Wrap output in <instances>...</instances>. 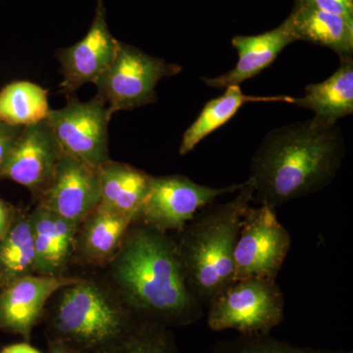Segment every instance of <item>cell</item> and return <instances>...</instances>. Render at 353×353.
<instances>
[{
    "label": "cell",
    "mask_w": 353,
    "mask_h": 353,
    "mask_svg": "<svg viewBox=\"0 0 353 353\" xmlns=\"http://www.w3.org/2000/svg\"><path fill=\"white\" fill-rule=\"evenodd\" d=\"M94 353H179L170 328L139 321L124 336Z\"/></svg>",
    "instance_id": "23"
},
{
    "label": "cell",
    "mask_w": 353,
    "mask_h": 353,
    "mask_svg": "<svg viewBox=\"0 0 353 353\" xmlns=\"http://www.w3.org/2000/svg\"><path fill=\"white\" fill-rule=\"evenodd\" d=\"M23 127L14 126L0 121V166L6 159Z\"/></svg>",
    "instance_id": "26"
},
{
    "label": "cell",
    "mask_w": 353,
    "mask_h": 353,
    "mask_svg": "<svg viewBox=\"0 0 353 353\" xmlns=\"http://www.w3.org/2000/svg\"><path fill=\"white\" fill-rule=\"evenodd\" d=\"M296 41L289 19L264 34L234 37L232 44L239 55L234 68L215 78L203 77L201 80L208 87L219 90L240 85L270 66L284 48Z\"/></svg>",
    "instance_id": "14"
},
{
    "label": "cell",
    "mask_w": 353,
    "mask_h": 353,
    "mask_svg": "<svg viewBox=\"0 0 353 353\" xmlns=\"http://www.w3.org/2000/svg\"><path fill=\"white\" fill-rule=\"evenodd\" d=\"M341 64L333 75L321 83H310L304 90V97L294 99L292 104L313 111L314 117L327 123L353 113V58L352 54L340 57Z\"/></svg>",
    "instance_id": "17"
},
{
    "label": "cell",
    "mask_w": 353,
    "mask_h": 353,
    "mask_svg": "<svg viewBox=\"0 0 353 353\" xmlns=\"http://www.w3.org/2000/svg\"><path fill=\"white\" fill-rule=\"evenodd\" d=\"M178 64L152 57L134 46L119 41L115 57L94 85L97 97L109 113L132 110L157 101L158 82L182 72Z\"/></svg>",
    "instance_id": "6"
},
{
    "label": "cell",
    "mask_w": 353,
    "mask_h": 353,
    "mask_svg": "<svg viewBox=\"0 0 353 353\" xmlns=\"http://www.w3.org/2000/svg\"><path fill=\"white\" fill-rule=\"evenodd\" d=\"M78 278L31 275L0 289V330L17 334L29 343L41 321L46 303L58 290Z\"/></svg>",
    "instance_id": "13"
},
{
    "label": "cell",
    "mask_w": 353,
    "mask_h": 353,
    "mask_svg": "<svg viewBox=\"0 0 353 353\" xmlns=\"http://www.w3.org/2000/svg\"><path fill=\"white\" fill-rule=\"evenodd\" d=\"M48 321L52 340L94 353L129 333L139 321L115 292L97 281L78 278L58 290Z\"/></svg>",
    "instance_id": "4"
},
{
    "label": "cell",
    "mask_w": 353,
    "mask_h": 353,
    "mask_svg": "<svg viewBox=\"0 0 353 353\" xmlns=\"http://www.w3.org/2000/svg\"><path fill=\"white\" fill-rule=\"evenodd\" d=\"M134 222V217L99 204L79 226L73 257L90 266L108 265L119 252Z\"/></svg>",
    "instance_id": "16"
},
{
    "label": "cell",
    "mask_w": 353,
    "mask_h": 353,
    "mask_svg": "<svg viewBox=\"0 0 353 353\" xmlns=\"http://www.w3.org/2000/svg\"><path fill=\"white\" fill-rule=\"evenodd\" d=\"M152 176L132 165L110 160L99 168V204L119 214L131 216L136 221Z\"/></svg>",
    "instance_id": "19"
},
{
    "label": "cell",
    "mask_w": 353,
    "mask_h": 353,
    "mask_svg": "<svg viewBox=\"0 0 353 353\" xmlns=\"http://www.w3.org/2000/svg\"><path fill=\"white\" fill-rule=\"evenodd\" d=\"M210 353H353L350 350H320L297 347L274 338L271 334L240 336L231 341H218Z\"/></svg>",
    "instance_id": "24"
},
{
    "label": "cell",
    "mask_w": 353,
    "mask_h": 353,
    "mask_svg": "<svg viewBox=\"0 0 353 353\" xmlns=\"http://www.w3.org/2000/svg\"><path fill=\"white\" fill-rule=\"evenodd\" d=\"M288 19L297 41L303 39L325 46L340 57L352 54L353 18L326 12L299 2Z\"/></svg>",
    "instance_id": "18"
},
{
    "label": "cell",
    "mask_w": 353,
    "mask_h": 353,
    "mask_svg": "<svg viewBox=\"0 0 353 353\" xmlns=\"http://www.w3.org/2000/svg\"><path fill=\"white\" fill-rule=\"evenodd\" d=\"M118 46L119 41L114 38L108 28L103 0H97L88 34L70 48L57 51L63 75L60 83L62 94L65 97L74 95L85 83L97 82L112 63Z\"/></svg>",
    "instance_id": "11"
},
{
    "label": "cell",
    "mask_w": 353,
    "mask_h": 353,
    "mask_svg": "<svg viewBox=\"0 0 353 353\" xmlns=\"http://www.w3.org/2000/svg\"><path fill=\"white\" fill-rule=\"evenodd\" d=\"M62 154L46 120L23 127L0 166V180L20 183L38 197L52 180Z\"/></svg>",
    "instance_id": "10"
},
{
    "label": "cell",
    "mask_w": 353,
    "mask_h": 353,
    "mask_svg": "<svg viewBox=\"0 0 353 353\" xmlns=\"http://www.w3.org/2000/svg\"><path fill=\"white\" fill-rule=\"evenodd\" d=\"M50 108L48 92L37 83L18 81L0 90V121L29 126L46 119Z\"/></svg>",
    "instance_id": "22"
},
{
    "label": "cell",
    "mask_w": 353,
    "mask_h": 353,
    "mask_svg": "<svg viewBox=\"0 0 353 353\" xmlns=\"http://www.w3.org/2000/svg\"><path fill=\"white\" fill-rule=\"evenodd\" d=\"M345 155V138L336 123L313 117L273 130L250 163L253 202L277 209L325 189L340 171Z\"/></svg>",
    "instance_id": "2"
},
{
    "label": "cell",
    "mask_w": 353,
    "mask_h": 353,
    "mask_svg": "<svg viewBox=\"0 0 353 353\" xmlns=\"http://www.w3.org/2000/svg\"><path fill=\"white\" fill-rule=\"evenodd\" d=\"M292 246L289 231L276 209L250 206L243 218L234 252V281L248 278L277 281Z\"/></svg>",
    "instance_id": "8"
},
{
    "label": "cell",
    "mask_w": 353,
    "mask_h": 353,
    "mask_svg": "<svg viewBox=\"0 0 353 353\" xmlns=\"http://www.w3.org/2000/svg\"><path fill=\"white\" fill-rule=\"evenodd\" d=\"M225 94L205 104L196 120L183 134L179 154L181 157L192 152L194 148L209 134L219 129L232 119L239 109L248 102H287L292 104L294 97L287 95L274 97H253L245 95L240 85L225 88Z\"/></svg>",
    "instance_id": "20"
},
{
    "label": "cell",
    "mask_w": 353,
    "mask_h": 353,
    "mask_svg": "<svg viewBox=\"0 0 353 353\" xmlns=\"http://www.w3.org/2000/svg\"><path fill=\"white\" fill-rule=\"evenodd\" d=\"M34 250L36 275L61 277L73 259L77 232L80 225L38 205L30 213Z\"/></svg>",
    "instance_id": "15"
},
{
    "label": "cell",
    "mask_w": 353,
    "mask_h": 353,
    "mask_svg": "<svg viewBox=\"0 0 353 353\" xmlns=\"http://www.w3.org/2000/svg\"><path fill=\"white\" fill-rule=\"evenodd\" d=\"M48 353H83L63 341L52 340V339H48Z\"/></svg>",
    "instance_id": "28"
},
{
    "label": "cell",
    "mask_w": 353,
    "mask_h": 353,
    "mask_svg": "<svg viewBox=\"0 0 353 353\" xmlns=\"http://www.w3.org/2000/svg\"><path fill=\"white\" fill-rule=\"evenodd\" d=\"M326 12L353 18V0H299Z\"/></svg>",
    "instance_id": "25"
},
{
    "label": "cell",
    "mask_w": 353,
    "mask_h": 353,
    "mask_svg": "<svg viewBox=\"0 0 353 353\" xmlns=\"http://www.w3.org/2000/svg\"><path fill=\"white\" fill-rule=\"evenodd\" d=\"M114 292L141 321L185 327L203 317L190 290L175 239L134 222L108 264Z\"/></svg>",
    "instance_id": "1"
},
{
    "label": "cell",
    "mask_w": 353,
    "mask_h": 353,
    "mask_svg": "<svg viewBox=\"0 0 353 353\" xmlns=\"http://www.w3.org/2000/svg\"><path fill=\"white\" fill-rule=\"evenodd\" d=\"M36 274V250L30 213L17 211L12 225L0 239V289Z\"/></svg>",
    "instance_id": "21"
},
{
    "label": "cell",
    "mask_w": 353,
    "mask_h": 353,
    "mask_svg": "<svg viewBox=\"0 0 353 353\" xmlns=\"http://www.w3.org/2000/svg\"><path fill=\"white\" fill-rule=\"evenodd\" d=\"M17 211L18 209L15 206L0 196V239L7 233L12 225Z\"/></svg>",
    "instance_id": "27"
},
{
    "label": "cell",
    "mask_w": 353,
    "mask_h": 353,
    "mask_svg": "<svg viewBox=\"0 0 353 353\" xmlns=\"http://www.w3.org/2000/svg\"><path fill=\"white\" fill-rule=\"evenodd\" d=\"M66 97V106L50 109L46 122L64 154L101 168L111 160L108 125L112 116L97 95L90 101H80L75 94Z\"/></svg>",
    "instance_id": "9"
},
{
    "label": "cell",
    "mask_w": 353,
    "mask_h": 353,
    "mask_svg": "<svg viewBox=\"0 0 353 353\" xmlns=\"http://www.w3.org/2000/svg\"><path fill=\"white\" fill-rule=\"evenodd\" d=\"M39 205L80 225L101 201L99 168L62 154Z\"/></svg>",
    "instance_id": "12"
},
{
    "label": "cell",
    "mask_w": 353,
    "mask_h": 353,
    "mask_svg": "<svg viewBox=\"0 0 353 353\" xmlns=\"http://www.w3.org/2000/svg\"><path fill=\"white\" fill-rule=\"evenodd\" d=\"M208 325L213 332L233 330L241 336L271 334L285 317V296L277 281L236 280L208 305Z\"/></svg>",
    "instance_id": "5"
},
{
    "label": "cell",
    "mask_w": 353,
    "mask_h": 353,
    "mask_svg": "<svg viewBox=\"0 0 353 353\" xmlns=\"http://www.w3.org/2000/svg\"><path fill=\"white\" fill-rule=\"evenodd\" d=\"M0 353H43L39 352L38 348L32 347L27 341L23 343H13L2 348Z\"/></svg>",
    "instance_id": "29"
},
{
    "label": "cell",
    "mask_w": 353,
    "mask_h": 353,
    "mask_svg": "<svg viewBox=\"0 0 353 353\" xmlns=\"http://www.w3.org/2000/svg\"><path fill=\"white\" fill-rule=\"evenodd\" d=\"M236 194L231 201L202 209L175 240L188 284L204 306L234 282V248L254 199L252 179Z\"/></svg>",
    "instance_id": "3"
},
{
    "label": "cell",
    "mask_w": 353,
    "mask_h": 353,
    "mask_svg": "<svg viewBox=\"0 0 353 353\" xmlns=\"http://www.w3.org/2000/svg\"><path fill=\"white\" fill-rule=\"evenodd\" d=\"M241 183L223 188L199 185L188 176H152L150 190L134 222L168 234L182 231L206 206L225 194H236Z\"/></svg>",
    "instance_id": "7"
}]
</instances>
